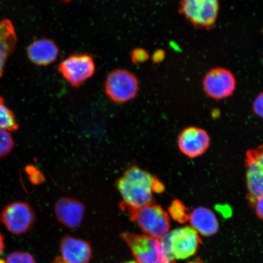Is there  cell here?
Segmentation results:
<instances>
[{
	"label": "cell",
	"mask_w": 263,
	"mask_h": 263,
	"mask_svg": "<svg viewBox=\"0 0 263 263\" xmlns=\"http://www.w3.org/2000/svg\"><path fill=\"white\" fill-rule=\"evenodd\" d=\"M117 187L122 202L133 208L155 203L153 193H162L165 187L156 177L139 166H132L118 180Z\"/></svg>",
	"instance_id": "obj_1"
},
{
	"label": "cell",
	"mask_w": 263,
	"mask_h": 263,
	"mask_svg": "<svg viewBox=\"0 0 263 263\" xmlns=\"http://www.w3.org/2000/svg\"><path fill=\"white\" fill-rule=\"evenodd\" d=\"M120 207L146 235L161 239L170 232L168 214L156 203L140 208H133L121 202Z\"/></svg>",
	"instance_id": "obj_2"
},
{
	"label": "cell",
	"mask_w": 263,
	"mask_h": 263,
	"mask_svg": "<svg viewBox=\"0 0 263 263\" xmlns=\"http://www.w3.org/2000/svg\"><path fill=\"white\" fill-rule=\"evenodd\" d=\"M121 236L139 263H176L161 239L129 232Z\"/></svg>",
	"instance_id": "obj_3"
},
{
	"label": "cell",
	"mask_w": 263,
	"mask_h": 263,
	"mask_svg": "<svg viewBox=\"0 0 263 263\" xmlns=\"http://www.w3.org/2000/svg\"><path fill=\"white\" fill-rule=\"evenodd\" d=\"M219 11V0H181L179 11L191 24L200 29L215 26Z\"/></svg>",
	"instance_id": "obj_4"
},
{
	"label": "cell",
	"mask_w": 263,
	"mask_h": 263,
	"mask_svg": "<svg viewBox=\"0 0 263 263\" xmlns=\"http://www.w3.org/2000/svg\"><path fill=\"white\" fill-rule=\"evenodd\" d=\"M162 241L174 259H185L196 254L201 243L199 233L189 226L169 232Z\"/></svg>",
	"instance_id": "obj_5"
},
{
	"label": "cell",
	"mask_w": 263,
	"mask_h": 263,
	"mask_svg": "<svg viewBox=\"0 0 263 263\" xmlns=\"http://www.w3.org/2000/svg\"><path fill=\"white\" fill-rule=\"evenodd\" d=\"M1 219L6 229L15 236L26 234L36 221L34 210L27 202L15 201L9 203L3 210Z\"/></svg>",
	"instance_id": "obj_6"
},
{
	"label": "cell",
	"mask_w": 263,
	"mask_h": 263,
	"mask_svg": "<svg viewBox=\"0 0 263 263\" xmlns=\"http://www.w3.org/2000/svg\"><path fill=\"white\" fill-rule=\"evenodd\" d=\"M104 87L111 101L123 103L137 96L139 85L136 75L124 69H118L107 76Z\"/></svg>",
	"instance_id": "obj_7"
},
{
	"label": "cell",
	"mask_w": 263,
	"mask_h": 263,
	"mask_svg": "<svg viewBox=\"0 0 263 263\" xmlns=\"http://www.w3.org/2000/svg\"><path fill=\"white\" fill-rule=\"evenodd\" d=\"M245 165L247 199L251 205L256 199L263 196V146L247 151Z\"/></svg>",
	"instance_id": "obj_8"
},
{
	"label": "cell",
	"mask_w": 263,
	"mask_h": 263,
	"mask_svg": "<svg viewBox=\"0 0 263 263\" xmlns=\"http://www.w3.org/2000/svg\"><path fill=\"white\" fill-rule=\"evenodd\" d=\"M58 68L69 84L79 87L93 75L95 64L89 55H72L62 61Z\"/></svg>",
	"instance_id": "obj_9"
},
{
	"label": "cell",
	"mask_w": 263,
	"mask_h": 263,
	"mask_svg": "<svg viewBox=\"0 0 263 263\" xmlns=\"http://www.w3.org/2000/svg\"><path fill=\"white\" fill-rule=\"evenodd\" d=\"M203 90L210 98L216 100L231 97L236 87L234 74L228 69L215 68L207 73L202 82Z\"/></svg>",
	"instance_id": "obj_10"
},
{
	"label": "cell",
	"mask_w": 263,
	"mask_h": 263,
	"mask_svg": "<svg viewBox=\"0 0 263 263\" xmlns=\"http://www.w3.org/2000/svg\"><path fill=\"white\" fill-rule=\"evenodd\" d=\"M210 145L208 133L201 128L191 126L180 133L178 147L183 155L189 158H197L203 155Z\"/></svg>",
	"instance_id": "obj_11"
},
{
	"label": "cell",
	"mask_w": 263,
	"mask_h": 263,
	"mask_svg": "<svg viewBox=\"0 0 263 263\" xmlns=\"http://www.w3.org/2000/svg\"><path fill=\"white\" fill-rule=\"evenodd\" d=\"M54 212L58 221L71 229H78L83 220L85 208L82 203L70 197H63L55 203Z\"/></svg>",
	"instance_id": "obj_12"
},
{
	"label": "cell",
	"mask_w": 263,
	"mask_h": 263,
	"mask_svg": "<svg viewBox=\"0 0 263 263\" xmlns=\"http://www.w3.org/2000/svg\"><path fill=\"white\" fill-rule=\"evenodd\" d=\"M62 258L67 263H88L92 257L90 246L80 239L67 236L61 243Z\"/></svg>",
	"instance_id": "obj_13"
},
{
	"label": "cell",
	"mask_w": 263,
	"mask_h": 263,
	"mask_svg": "<svg viewBox=\"0 0 263 263\" xmlns=\"http://www.w3.org/2000/svg\"><path fill=\"white\" fill-rule=\"evenodd\" d=\"M59 48L53 42L48 39L36 40L28 46L27 55L32 63L39 66H47L57 61Z\"/></svg>",
	"instance_id": "obj_14"
},
{
	"label": "cell",
	"mask_w": 263,
	"mask_h": 263,
	"mask_svg": "<svg viewBox=\"0 0 263 263\" xmlns=\"http://www.w3.org/2000/svg\"><path fill=\"white\" fill-rule=\"evenodd\" d=\"M190 221L192 228L200 235L212 236L219 230V222L215 214L205 207H198L190 213Z\"/></svg>",
	"instance_id": "obj_15"
},
{
	"label": "cell",
	"mask_w": 263,
	"mask_h": 263,
	"mask_svg": "<svg viewBox=\"0 0 263 263\" xmlns=\"http://www.w3.org/2000/svg\"><path fill=\"white\" fill-rule=\"evenodd\" d=\"M17 37L12 23L8 19L0 21V78H2L6 62L14 52Z\"/></svg>",
	"instance_id": "obj_16"
},
{
	"label": "cell",
	"mask_w": 263,
	"mask_h": 263,
	"mask_svg": "<svg viewBox=\"0 0 263 263\" xmlns=\"http://www.w3.org/2000/svg\"><path fill=\"white\" fill-rule=\"evenodd\" d=\"M18 127L15 114L6 106L4 99L0 97V129L15 132Z\"/></svg>",
	"instance_id": "obj_17"
},
{
	"label": "cell",
	"mask_w": 263,
	"mask_h": 263,
	"mask_svg": "<svg viewBox=\"0 0 263 263\" xmlns=\"http://www.w3.org/2000/svg\"><path fill=\"white\" fill-rule=\"evenodd\" d=\"M168 211L172 219L177 222L185 223L190 219V213L189 209L179 200H173Z\"/></svg>",
	"instance_id": "obj_18"
},
{
	"label": "cell",
	"mask_w": 263,
	"mask_h": 263,
	"mask_svg": "<svg viewBox=\"0 0 263 263\" xmlns=\"http://www.w3.org/2000/svg\"><path fill=\"white\" fill-rule=\"evenodd\" d=\"M14 147V140L9 131L0 129V160L8 156Z\"/></svg>",
	"instance_id": "obj_19"
},
{
	"label": "cell",
	"mask_w": 263,
	"mask_h": 263,
	"mask_svg": "<svg viewBox=\"0 0 263 263\" xmlns=\"http://www.w3.org/2000/svg\"><path fill=\"white\" fill-rule=\"evenodd\" d=\"M6 263H36L33 256L28 252L14 251L9 254Z\"/></svg>",
	"instance_id": "obj_20"
},
{
	"label": "cell",
	"mask_w": 263,
	"mask_h": 263,
	"mask_svg": "<svg viewBox=\"0 0 263 263\" xmlns=\"http://www.w3.org/2000/svg\"><path fill=\"white\" fill-rule=\"evenodd\" d=\"M25 171L29 181L34 185H37L44 182L45 179L44 174L34 165L29 164L26 166Z\"/></svg>",
	"instance_id": "obj_21"
},
{
	"label": "cell",
	"mask_w": 263,
	"mask_h": 263,
	"mask_svg": "<svg viewBox=\"0 0 263 263\" xmlns=\"http://www.w3.org/2000/svg\"><path fill=\"white\" fill-rule=\"evenodd\" d=\"M252 109L256 116L263 119V92L259 93L255 99L254 103H253Z\"/></svg>",
	"instance_id": "obj_22"
},
{
	"label": "cell",
	"mask_w": 263,
	"mask_h": 263,
	"mask_svg": "<svg viewBox=\"0 0 263 263\" xmlns=\"http://www.w3.org/2000/svg\"><path fill=\"white\" fill-rule=\"evenodd\" d=\"M251 206L254 209L258 218L263 221V196L256 199Z\"/></svg>",
	"instance_id": "obj_23"
},
{
	"label": "cell",
	"mask_w": 263,
	"mask_h": 263,
	"mask_svg": "<svg viewBox=\"0 0 263 263\" xmlns=\"http://www.w3.org/2000/svg\"><path fill=\"white\" fill-rule=\"evenodd\" d=\"M148 58V55L145 51L143 49H136L133 52V59L134 62H143L145 61Z\"/></svg>",
	"instance_id": "obj_24"
},
{
	"label": "cell",
	"mask_w": 263,
	"mask_h": 263,
	"mask_svg": "<svg viewBox=\"0 0 263 263\" xmlns=\"http://www.w3.org/2000/svg\"><path fill=\"white\" fill-rule=\"evenodd\" d=\"M5 248V237L2 233L0 232V256L2 255V253L4 251Z\"/></svg>",
	"instance_id": "obj_25"
},
{
	"label": "cell",
	"mask_w": 263,
	"mask_h": 263,
	"mask_svg": "<svg viewBox=\"0 0 263 263\" xmlns=\"http://www.w3.org/2000/svg\"><path fill=\"white\" fill-rule=\"evenodd\" d=\"M52 263H67L61 257H58L54 259Z\"/></svg>",
	"instance_id": "obj_26"
},
{
	"label": "cell",
	"mask_w": 263,
	"mask_h": 263,
	"mask_svg": "<svg viewBox=\"0 0 263 263\" xmlns=\"http://www.w3.org/2000/svg\"><path fill=\"white\" fill-rule=\"evenodd\" d=\"M124 263H139V262L137 261H127V262H124Z\"/></svg>",
	"instance_id": "obj_27"
},
{
	"label": "cell",
	"mask_w": 263,
	"mask_h": 263,
	"mask_svg": "<svg viewBox=\"0 0 263 263\" xmlns=\"http://www.w3.org/2000/svg\"><path fill=\"white\" fill-rule=\"evenodd\" d=\"M0 263H6L5 261L2 260V259H0Z\"/></svg>",
	"instance_id": "obj_28"
},
{
	"label": "cell",
	"mask_w": 263,
	"mask_h": 263,
	"mask_svg": "<svg viewBox=\"0 0 263 263\" xmlns=\"http://www.w3.org/2000/svg\"><path fill=\"white\" fill-rule=\"evenodd\" d=\"M64 1H69V0H64Z\"/></svg>",
	"instance_id": "obj_29"
},
{
	"label": "cell",
	"mask_w": 263,
	"mask_h": 263,
	"mask_svg": "<svg viewBox=\"0 0 263 263\" xmlns=\"http://www.w3.org/2000/svg\"></svg>",
	"instance_id": "obj_30"
}]
</instances>
